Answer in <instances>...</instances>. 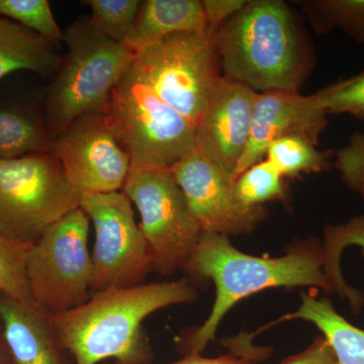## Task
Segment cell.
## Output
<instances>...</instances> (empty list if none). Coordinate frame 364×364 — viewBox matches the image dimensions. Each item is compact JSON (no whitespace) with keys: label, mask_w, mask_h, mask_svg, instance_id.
I'll use <instances>...</instances> for the list:
<instances>
[{"label":"cell","mask_w":364,"mask_h":364,"mask_svg":"<svg viewBox=\"0 0 364 364\" xmlns=\"http://www.w3.org/2000/svg\"><path fill=\"white\" fill-rule=\"evenodd\" d=\"M193 279L212 280L214 306L203 325L181 337L177 348L183 354H202L215 339L227 313L241 299L275 287H318L334 294L324 272L322 242L317 238L296 240L279 257H258L241 252L229 237L203 233L184 267Z\"/></svg>","instance_id":"cell-1"},{"label":"cell","mask_w":364,"mask_h":364,"mask_svg":"<svg viewBox=\"0 0 364 364\" xmlns=\"http://www.w3.org/2000/svg\"><path fill=\"white\" fill-rule=\"evenodd\" d=\"M186 279L97 291L83 305L51 316L62 346L75 364H151L154 351L143 323L170 306L198 299Z\"/></svg>","instance_id":"cell-2"},{"label":"cell","mask_w":364,"mask_h":364,"mask_svg":"<svg viewBox=\"0 0 364 364\" xmlns=\"http://www.w3.org/2000/svg\"><path fill=\"white\" fill-rule=\"evenodd\" d=\"M214 33L223 76L258 93L299 91L316 65L312 40L282 0H247Z\"/></svg>","instance_id":"cell-3"},{"label":"cell","mask_w":364,"mask_h":364,"mask_svg":"<svg viewBox=\"0 0 364 364\" xmlns=\"http://www.w3.org/2000/svg\"><path fill=\"white\" fill-rule=\"evenodd\" d=\"M67 54L48 87L43 124L52 140L83 114L104 112L135 53L100 32L90 18L64 31Z\"/></svg>","instance_id":"cell-4"},{"label":"cell","mask_w":364,"mask_h":364,"mask_svg":"<svg viewBox=\"0 0 364 364\" xmlns=\"http://www.w3.org/2000/svg\"><path fill=\"white\" fill-rule=\"evenodd\" d=\"M105 112L132 167L170 168L196 148V124L163 102L134 63Z\"/></svg>","instance_id":"cell-5"},{"label":"cell","mask_w":364,"mask_h":364,"mask_svg":"<svg viewBox=\"0 0 364 364\" xmlns=\"http://www.w3.org/2000/svg\"><path fill=\"white\" fill-rule=\"evenodd\" d=\"M80 198L52 153L0 161V233L11 240L33 245Z\"/></svg>","instance_id":"cell-6"},{"label":"cell","mask_w":364,"mask_h":364,"mask_svg":"<svg viewBox=\"0 0 364 364\" xmlns=\"http://www.w3.org/2000/svg\"><path fill=\"white\" fill-rule=\"evenodd\" d=\"M136 70L163 102L198 124L223 77L215 33H176L135 53Z\"/></svg>","instance_id":"cell-7"},{"label":"cell","mask_w":364,"mask_h":364,"mask_svg":"<svg viewBox=\"0 0 364 364\" xmlns=\"http://www.w3.org/2000/svg\"><path fill=\"white\" fill-rule=\"evenodd\" d=\"M90 222L79 207L51 225L31 245L26 257L31 293L36 305L49 315L73 310L90 299Z\"/></svg>","instance_id":"cell-8"},{"label":"cell","mask_w":364,"mask_h":364,"mask_svg":"<svg viewBox=\"0 0 364 364\" xmlns=\"http://www.w3.org/2000/svg\"><path fill=\"white\" fill-rule=\"evenodd\" d=\"M123 193L136 205L154 272L184 269L203 231L170 168L131 167Z\"/></svg>","instance_id":"cell-9"},{"label":"cell","mask_w":364,"mask_h":364,"mask_svg":"<svg viewBox=\"0 0 364 364\" xmlns=\"http://www.w3.org/2000/svg\"><path fill=\"white\" fill-rule=\"evenodd\" d=\"M79 207L95 231L91 291L97 293L144 284L154 272V264L128 196L123 191L85 193Z\"/></svg>","instance_id":"cell-10"},{"label":"cell","mask_w":364,"mask_h":364,"mask_svg":"<svg viewBox=\"0 0 364 364\" xmlns=\"http://www.w3.org/2000/svg\"><path fill=\"white\" fill-rule=\"evenodd\" d=\"M51 153L80 195L123 191L132 167L105 112L72 122L53 139Z\"/></svg>","instance_id":"cell-11"},{"label":"cell","mask_w":364,"mask_h":364,"mask_svg":"<svg viewBox=\"0 0 364 364\" xmlns=\"http://www.w3.org/2000/svg\"><path fill=\"white\" fill-rule=\"evenodd\" d=\"M203 233L250 234L267 219L263 205L242 202L236 181L196 148L170 167Z\"/></svg>","instance_id":"cell-12"},{"label":"cell","mask_w":364,"mask_h":364,"mask_svg":"<svg viewBox=\"0 0 364 364\" xmlns=\"http://www.w3.org/2000/svg\"><path fill=\"white\" fill-rule=\"evenodd\" d=\"M327 112L314 95L299 91H270L258 93L253 107L250 135L246 149L234 172V178L264 159L268 146L279 139L301 136L318 145L327 129Z\"/></svg>","instance_id":"cell-13"},{"label":"cell","mask_w":364,"mask_h":364,"mask_svg":"<svg viewBox=\"0 0 364 364\" xmlns=\"http://www.w3.org/2000/svg\"><path fill=\"white\" fill-rule=\"evenodd\" d=\"M257 95L247 86L223 76L196 124V149L233 177L247 146Z\"/></svg>","instance_id":"cell-14"},{"label":"cell","mask_w":364,"mask_h":364,"mask_svg":"<svg viewBox=\"0 0 364 364\" xmlns=\"http://www.w3.org/2000/svg\"><path fill=\"white\" fill-rule=\"evenodd\" d=\"M0 325L16 364H75L55 332L52 317L37 305L0 294Z\"/></svg>","instance_id":"cell-15"},{"label":"cell","mask_w":364,"mask_h":364,"mask_svg":"<svg viewBox=\"0 0 364 364\" xmlns=\"http://www.w3.org/2000/svg\"><path fill=\"white\" fill-rule=\"evenodd\" d=\"M208 28L200 0H145L141 1L135 26L124 45L136 53L169 36Z\"/></svg>","instance_id":"cell-16"},{"label":"cell","mask_w":364,"mask_h":364,"mask_svg":"<svg viewBox=\"0 0 364 364\" xmlns=\"http://www.w3.org/2000/svg\"><path fill=\"white\" fill-rule=\"evenodd\" d=\"M62 60L58 45L0 16V80L20 70L35 72L42 77L55 76Z\"/></svg>","instance_id":"cell-17"},{"label":"cell","mask_w":364,"mask_h":364,"mask_svg":"<svg viewBox=\"0 0 364 364\" xmlns=\"http://www.w3.org/2000/svg\"><path fill=\"white\" fill-rule=\"evenodd\" d=\"M298 318L313 323L322 332L334 351L337 364H364V330L339 315L329 299H318L313 293L301 291L298 310L267 327Z\"/></svg>","instance_id":"cell-18"},{"label":"cell","mask_w":364,"mask_h":364,"mask_svg":"<svg viewBox=\"0 0 364 364\" xmlns=\"http://www.w3.org/2000/svg\"><path fill=\"white\" fill-rule=\"evenodd\" d=\"M349 246H358L364 255V213L344 223L327 225L322 241L324 272L331 282L333 291L348 299L352 310L358 314L364 305V296L347 284L341 268L342 253Z\"/></svg>","instance_id":"cell-19"},{"label":"cell","mask_w":364,"mask_h":364,"mask_svg":"<svg viewBox=\"0 0 364 364\" xmlns=\"http://www.w3.org/2000/svg\"><path fill=\"white\" fill-rule=\"evenodd\" d=\"M296 4L318 35L340 31L364 44V0H304Z\"/></svg>","instance_id":"cell-20"},{"label":"cell","mask_w":364,"mask_h":364,"mask_svg":"<svg viewBox=\"0 0 364 364\" xmlns=\"http://www.w3.org/2000/svg\"><path fill=\"white\" fill-rule=\"evenodd\" d=\"M52 138L44 124L23 112L0 109V161L51 153Z\"/></svg>","instance_id":"cell-21"},{"label":"cell","mask_w":364,"mask_h":364,"mask_svg":"<svg viewBox=\"0 0 364 364\" xmlns=\"http://www.w3.org/2000/svg\"><path fill=\"white\" fill-rule=\"evenodd\" d=\"M317 146L305 136H284L268 146L265 159L284 177L318 173L332 166L335 152L318 150Z\"/></svg>","instance_id":"cell-22"},{"label":"cell","mask_w":364,"mask_h":364,"mask_svg":"<svg viewBox=\"0 0 364 364\" xmlns=\"http://www.w3.org/2000/svg\"><path fill=\"white\" fill-rule=\"evenodd\" d=\"M31 245L11 240L0 233V294L36 305L26 275Z\"/></svg>","instance_id":"cell-23"},{"label":"cell","mask_w":364,"mask_h":364,"mask_svg":"<svg viewBox=\"0 0 364 364\" xmlns=\"http://www.w3.org/2000/svg\"><path fill=\"white\" fill-rule=\"evenodd\" d=\"M284 178L264 158L237 177V193L242 202L248 205H263L273 200L284 202L287 200Z\"/></svg>","instance_id":"cell-24"},{"label":"cell","mask_w":364,"mask_h":364,"mask_svg":"<svg viewBox=\"0 0 364 364\" xmlns=\"http://www.w3.org/2000/svg\"><path fill=\"white\" fill-rule=\"evenodd\" d=\"M91 9V23L100 32L114 42L124 44L130 37L140 0H87Z\"/></svg>","instance_id":"cell-25"},{"label":"cell","mask_w":364,"mask_h":364,"mask_svg":"<svg viewBox=\"0 0 364 364\" xmlns=\"http://www.w3.org/2000/svg\"><path fill=\"white\" fill-rule=\"evenodd\" d=\"M0 16L33 31L44 39L60 45L64 31L60 28L47 0H0Z\"/></svg>","instance_id":"cell-26"},{"label":"cell","mask_w":364,"mask_h":364,"mask_svg":"<svg viewBox=\"0 0 364 364\" xmlns=\"http://www.w3.org/2000/svg\"><path fill=\"white\" fill-rule=\"evenodd\" d=\"M318 105L329 114H350L364 122V69L314 93Z\"/></svg>","instance_id":"cell-27"},{"label":"cell","mask_w":364,"mask_h":364,"mask_svg":"<svg viewBox=\"0 0 364 364\" xmlns=\"http://www.w3.org/2000/svg\"><path fill=\"white\" fill-rule=\"evenodd\" d=\"M334 166L345 186L364 200V132H354L348 143L335 152Z\"/></svg>","instance_id":"cell-28"},{"label":"cell","mask_w":364,"mask_h":364,"mask_svg":"<svg viewBox=\"0 0 364 364\" xmlns=\"http://www.w3.org/2000/svg\"><path fill=\"white\" fill-rule=\"evenodd\" d=\"M247 0H203L208 30L215 32L228 20L240 11Z\"/></svg>","instance_id":"cell-29"},{"label":"cell","mask_w":364,"mask_h":364,"mask_svg":"<svg viewBox=\"0 0 364 364\" xmlns=\"http://www.w3.org/2000/svg\"><path fill=\"white\" fill-rule=\"evenodd\" d=\"M280 364H337V359L329 342L320 336L305 350L289 356Z\"/></svg>","instance_id":"cell-30"},{"label":"cell","mask_w":364,"mask_h":364,"mask_svg":"<svg viewBox=\"0 0 364 364\" xmlns=\"http://www.w3.org/2000/svg\"><path fill=\"white\" fill-rule=\"evenodd\" d=\"M172 364H256L252 359L245 358L243 355L231 353L220 358H203L202 354L193 353L183 356L181 360Z\"/></svg>","instance_id":"cell-31"},{"label":"cell","mask_w":364,"mask_h":364,"mask_svg":"<svg viewBox=\"0 0 364 364\" xmlns=\"http://www.w3.org/2000/svg\"><path fill=\"white\" fill-rule=\"evenodd\" d=\"M0 364H16L4 341V335L0 338Z\"/></svg>","instance_id":"cell-32"}]
</instances>
